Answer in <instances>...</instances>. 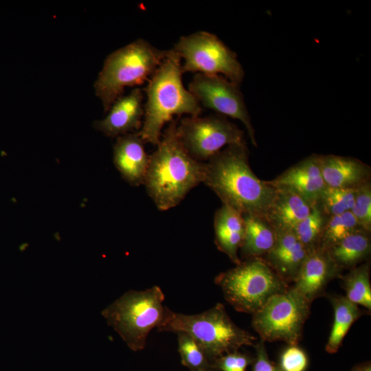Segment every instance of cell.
Wrapping results in <instances>:
<instances>
[{
    "label": "cell",
    "instance_id": "obj_1",
    "mask_svg": "<svg viewBox=\"0 0 371 371\" xmlns=\"http://www.w3.org/2000/svg\"><path fill=\"white\" fill-rule=\"evenodd\" d=\"M203 183L221 200L242 215L266 218L276 188L251 170L246 142L226 146L205 164Z\"/></svg>",
    "mask_w": 371,
    "mask_h": 371
},
{
    "label": "cell",
    "instance_id": "obj_2",
    "mask_svg": "<svg viewBox=\"0 0 371 371\" xmlns=\"http://www.w3.org/2000/svg\"><path fill=\"white\" fill-rule=\"evenodd\" d=\"M177 122L172 120L161 134L157 149L149 156L144 184L157 207L161 211L177 206L205 176V164L192 158L177 134Z\"/></svg>",
    "mask_w": 371,
    "mask_h": 371
},
{
    "label": "cell",
    "instance_id": "obj_3",
    "mask_svg": "<svg viewBox=\"0 0 371 371\" xmlns=\"http://www.w3.org/2000/svg\"><path fill=\"white\" fill-rule=\"evenodd\" d=\"M181 59L172 49L167 54L144 88L146 100L142 126L137 131L143 142H160L164 125L174 116H199L201 106L183 84Z\"/></svg>",
    "mask_w": 371,
    "mask_h": 371
},
{
    "label": "cell",
    "instance_id": "obj_4",
    "mask_svg": "<svg viewBox=\"0 0 371 371\" xmlns=\"http://www.w3.org/2000/svg\"><path fill=\"white\" fill-rule=\"evenodd\" d=\"M157 330L188 334L200 345L211 362L243 346H253L256 339L232 320L221 303L196 314L177 313L166 306Z\"/></svg>",
    "mask_w": 371,
    "mask_h": 371
},
{
    "label": "cell",
    "instance_id": "obj_5",
    "mask_svg": "<svg viewBox=\"0 0 371 371\" xmlns=\"http://www.w3.org/2000/svg\"><path fill=\"white\" fill-rule=\"evenodd\" d=\"M167 52L138 38L111 53L94 83L95 94L104 111L109 110L126 87L148 82Z\"/></svg>",
    "mask_w": 371,
    "mask_h": 371
},
{
    "label": "cell",
    "instance_id": "obj_6",
    "mask_svg": "<svg viewBox=\"0 0 371 371\" xmlns=\"http://www.w3.org/2000/svg\"><path fill=\"white\" fill-rule=\"evenodd\" d=\"M164 300L165 295L157 285L145 290H130L101 313L127 346L138 352L146 347L150 331L161 324Z\"/></svg>",
    "mask_w": 371,
    "mask_h": 371
},
{
    "label": "cell",
    "instance_id": "obj_7",
    "mask_svg": "<svg viewBox=\"0 0 371 371\" xmlns=\"http://www.w3.org/2000/svg\"><path fill=\"white\" fill-rule=\"evenodd\" d=\"M225 300L237 311L254 314L273 295L285 291V282L260 257L241 261L214 278Z\"/></svg>",
    "mask_w": 371,
    "mask_h": 371
},
{
    "label": "cell",
    "instance_id": "obj_8",
    "mask_svg": "<svg viewBox=\"0 0 371 371\" xmlns=\"http://www.w3.org/2000/svg\"><path fill=\"white\" fill-rule=\"evenodd\" d=\"M172 49L181 59L182 73L222 76L240 86L244 69L236 54L216 35L198 31L180 37Z\"/></svg>",
    "mask_w": 371,
    "mask_h": 371
},
{
    "label": "cell",
    "instance_id": "obj_9",
    "mask_svg": "<svg viewBox=\"0 0 371 371\" xmlns=\"http://www.w3.org/2000/svg\"><path fill=\"white\" fill-rule=\"evenodd\" d=\"M310 304L292 286L270 297L252 317V327L263 341L297 345L310 313Z\"/></svg>",
    "mask_w": 371,
    "mask_h": 371
},
{
    "label": "cell",
    "instance_id": "obj_10",
    "mask_svg": "<svg viewBox=\"0 0 371 371\" xmlns=\"http://www.w3.org/2000/svg\"><path fill=\"white\" fill-rule=\"evenodd\" d=\"M177 130L183 148L199 161H208L225 146L245 142L244 132L218 114L186 117Z\"/></svg>",
    "mask_w": 371,
    "mask_h": 371
},
{
    "label": "cell",
    "instance_id": "obj_11",
    "mask_svg": "<svg viewBox=\"0 0 371 371\" xmlns=\"http://www.w3.org/2000/svg\"><path fill=\"white\" fill-rule=\"evenodd\" d=\"M188 91L201 107L241 122L251 144L257 146L255 130L240 86L222 76L197 73L189 83Z\"/></svg>",
    "mask_w": 371,
    "mask_h": 371
},
{
    "label": "cell",
    "instance_id": "obj_12",
    "mask_svg": "<svg viewBox=\"0 0 371 371\" xmlns=\"http://www.w3.org/2000/svg\"><path fill=\"white\" fill-rule=\"evenodd\" d=\"M144 94L135 88L112 104L107 115L94 122V128L109 137H119L139 130L144 114Z\"/></svg>",
    "mask_w": 371,
    "mask_h": 371
},
{
    "label": "cell",
    "instance_id": "obj_13",
    "mask_svg": "<svg viewBox=\"0 0 371 371\" xmlns=\"http://www.w3.org/2000/svg\"><path fill=\"white\" fill-rule=\"evenodd\" d=\"M268 181L275 187H286L294 190L313 207L318 205L328 187L322 175L318 155L315 154Z\"/></svg>",
    "mask_w": 371,
    "mask_h": 371
},
{
    "label": "cell",
    "instance_id": "obj_14",
    "mask_svg": "<svg viewBox=\"0 0 371 371\" xmlns=\"http://www.w3.org/2000/svg\"><path fill=\"white\" fill-rule=\"evenodd\" d=\"M340 271L326 250L318 247L309 251L292 287L311 303Z\"/></svg>",
    "mask_w": 371,
    "mask_h": 371
},
{
    "label": "cell",
    "instance_id": "obj_15",
    "mask_svg": "<svg viewBox=\"0 0 371 371\" xmlns=\"http://www.w3.org/2000/svg\"><path fill=\"white\" fill-rule=\"evenodd\" d=\"M144 144L138 132H133L117 137L113 146V164L131 186H138L144 183L149 156Z\"/></svg>",
    "mask_w": 371,
    "mask_h": 371
},
{
    "label": "cell",
    "instance_id": "obj_16",
    "mask_svg": "<svg viewBox=\"0 0 371 371\" xmlns=\"http://www.w3.org/2000/svg\"><path fill=\"white\" fill-rule=\"evenodd\" d=\"M322 177L328 187L356 189L370 181V168L350 157L318 155Z\"/></svg>",
    "mask_w": 371,
    "mask_h": 371
},
{
    "label": "cell",
    "instance_id": "obj_17",
    "mask_svg": "<svg viewBox=\"0 0 371 371\" xmlns=\"http://www.w3.org/2000/svg\"><path fill=\"white\" fill-rule=\"evenodd\" d=\"M276 232V243L264 260L285 282H293L309 251L292 231Z\"/></svg>",
    "mask_w": 371,
    "mask_h": 371
},
{
    "label": "cell",
    "instance_id": "obj_18",
    "mask_svg": "<svg viewBox=\"0 0 371 371\" xmlns=\"http://www.w3.org/2000/svg\"><path fill=\"white\" fill-rule=\"evenodd\" d=\"M214 228L218 249L226 254L236 265L240 264L242 260L238 252L245 230L243 215L223 204L214 214Z\"/></svg>",
    "mask_w": 371,
    "mask_h": 371
},
{
    "label": "cell",
    "instance_id": "obj_19",
    "mask_svg": "<svg viewBox=\"0 0 371 371\" xmlns=\"http://www.w3.org/2000/svg\"><path fill=\"white\" fill-rule=\"evenodd\" d=\"M276 188V194L266 218L276 230L291 231L310 214L313 206L294 190Z\"/></svg>",
    "mask_w": 371,
    "mask_h": 371
},
{
    "label": "cell",
    "instance_id": "obj_20",
    "mask_svg": "<svg viewBox=\"0 0 371 371\" xmlns=\"http://www.w3.org/2000/svg\"><path fill=\"white\" fill-rule=\"evenodd\" d=\"M244 236L239 249L244 259L266 256L274 247L277 232L262 216L244 214Z\"/></svg>",
    "mask_w": 371,
    "mask_h": 371
},
{
    "label": "cell",
    "instance_id": "obj_21",
    "mask_svg": "<svg viewBox=\"0 0 371 371\" xmlns=\"http://www.w3.org/2000/svg\"><path fill=\"white\" fill-rule=\"evenodd\" d=\"M370 249V233L359 229L326 250L334 263L341 270L357 267L368 257Z\"/></svg>",
    "mask_w": 371,
    "mask_h": 371
},
{
    "label": "cell",
    "instance_id": "obj_22",
    "mask_svg": "<svg viewBox=\"0 0 371 371\" xmlns=\"http://www.w3.org/2000/svg\"><path fill=\"white\" fill-rule=\"evenodd\" d=\"M331 303L334 310V319L326 350L329 353H335L339 350L351 326L362 315L363 312L358 305L350 302L346 296L333 297Z\"/></svg>",
    "mask_w": 371,
    "mask_h": 371
},
{
    "label": "cell",
    "instance_id": "obj_23",
    "mask_svg": "<svg viewBox=\"0 0 371 371\" xmlns=\"http://www.w3.org/2000/svg\"><path fill=\"white\" fill-rule=\"evenodd\" d=\"M346 298L350 302L371 309V284L368 263L350 269L342 277Z\"/></svg>",
    "mask_w": 371,
    "mask_h": 371
},
{
    "label": "cell",
    "instance_id": "obj_24",
    "mask_svg": "<svg viewBox=\"0 0 371 371\" xmlns=\"http://www.w3.org/2000/svg\"><path fill=\"white\" fill-rule=\"evenodd\" d=\"M359 229L362 228L350 211L328 216L324 223L319 247L327 249Z\"/></svg>",
    "mask_w": 371,
    "mask_h": 371
},
{
    "label": "cell",
    "instance_id": "obj_25",
    "mask_svg": "<svg viewBox=\"0 0 371 371\" xmlns=\"http://www.w3.org/2000/svg\"><path fill=\"white\" fill-rule=\"evenodd\" d=\"M326 221V215L318 205H315L310 214L291 231L310 251L319 247Z\"/></svg>",
    "mask_w": 371,
    "mask_h": 371
},
{
    "label": "cell",
    "instance_id": "obj_26",
    "mask_svg": "<svg viewBox=\"0 0 371 371\" xmlns=\"http://www.w3.org/2000/svg\"><path fill=\"white\" fill-rule=\"evenodd\" d=\"M356 191L357 188L327 187L317 205L328 217L350 212L354 205Z\"/></svg>",
    "mask_w": 371,
    "mask_h": 371
},
{
    "label": "cell",
    "instance_id": "obj_27",
    "mask_svg": "<svg viewBox=\"0 0 371 371\" xmlns=\"http://www.w3.org/2000/svg\"><path fill=\"white\" fill-rule=\"evenodd\" d=\"M178 352L181 363L190 371L212 368V362L200 345L190 335L178 333Z\"/></svg>",
    "mask_w": 371,
    "mask_h": 371
},
{
    "label": "cell",
    "instance_id": "obj_28",
    "mask_svg": "<svg viewBox=\"0 0 371 371\" xmlns=\"http://www.w3.org/2000/svg\"><path fill=\"white\" fill-rule=\"evenodd\" d=\"M360 227L371 230V186L370 181L357 188L353 207L350 211Z\"/></svg>",
    "mask_w": 371,
    "mask_h": 371
},
{
    "label": "cell",
    "instance_id": "obj_29",
    "mask_svg": "<svg viewBox=\"0 0 371 371\" xmlns=\"http://www.w3.org/2000/svg\"><path fill=\"white\" fill-rule=\"evenodd\" d=\"M308 359L297 345H289L281 353L279 371H306Z\"/></svg>",
    "mask_w": 371,
    "mask_h": 371
},
{
    "label": "cell",
    "instance_id": "obj_30",
    "mask_svg": "<svg viewBox=\"0 0 371 371\" xmlns=\"http://www.w3.org/2000/svg\"><path fill=\"white\" fill-rule=\"evenodd\" d=\"M250 361L247 355L236 350L216 359L212 363V368L221 371H246Z\"/></svg>",
    "mask_w": 371,
    "mask_h": 371
},
{
    "label": "cell",
    "instance_id": "obj_31",
    "mask_svg": "<svg viewBox=\"0 0 371 371\" xmlns=\"http://www.w3.org/2000/svg\"><path fill=\"white\" fill-rule=\"evenodd\" d=\"M256 359L255 360L253 371H279L269 359L264 341L260 339L256 345Z\"/></svg>",
    "mask_w": 371,
    "mask_h": 371
},
{
    "label": "cell",
    "instance_id": "obj_32",
    "mask_svg": "<svg viewBox=\"0 0 371 371\" xmlns=\"http://www.w3.org/2000/svg\"><path fill=\"white\" fill-rule=\"evenodd\" d=\"M352 371H371L370 363H366L355 368Z\"/></svg>",
    "mask_w": 371,
    "mask_h": 371
},
{
    "label": "cell",
    "instance_id": "obj_33",
    "mask_svg": "<svg viewBox=\"0 0 371 371\" xmlns=\"http://www.w3.org/2000/svg\"><path fill=\"white\" fill-rule=\"evenodd\" d=\"M212 368H203V369H199V370H193V371H212Z\"/></svg>",
    "mask_w": 371,
    "mask_h": 371
}]
</instances>
